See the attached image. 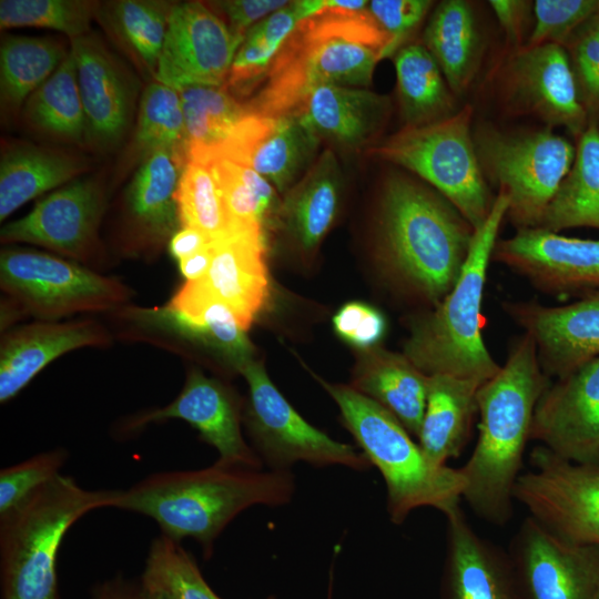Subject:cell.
Returning a JSON list of instances; mask_svg holds the SVG:
<instances>
[{"label": "cell", "instance_id": "cell-1", "mask_svg": "<svg viewBox=\"0 0 599 599\" xmlns=\"http://www.w3.org/2000/svg\"><path fill=\"white\" fill-rule=\"evenodd\" d=\"M368 1L325 0L275 55L262 90L246 103L263 116L295 114L317 87L366 89L376 63L392 54V39L367 11Z\"/></svg>", "mask_w": 599, "mask_h": 599}, {"label": "cell", "instance_id": "cell-2", "mask_svg": "<svg viewBox=\"0 0 599 599\" xmlns=\"http://www.w3.org/2000/svg\"><path fill=\"white\" fill-rule=\"evenodd\" d=\"M550 383L534 339L525 333L505 365L477 392L478 438L459 468L466 480L461 499L493 525H506L512 515L514 488L522 473L535 410Z\"/></svg>", "mask_w": 599, "mask_h": 599}, {"label": "cell", "instance_id": "cell-3", "mask_svg": "<svg viewBox=\"0 0 599 599\" xmlns=\"http://www.w3.org/2000/svg\"><path fill=\"white\" fill-rule=\"evenodd\" d=\"M295 490L288 470L247 469L214 463L196 470L159 471L120 489L114 508L153 519L161 535L193 538L204 559L224 528L243 510L290 502Z\"/></svg>", "mask_w": 599, "mask_h": 599}, {"label": "cell", "instance_id": "cell-4", "mask_svg": "<svg viewBox=\"0 0 599 599\" xmlns=\"http://www.w3.org/2000/svg\"><path fill=\"white\" fill-rule=\"evenodd\" d=\"M378 226L386 270L406 292L437 306L461 273L473 226L438 192L404 175L385 183Z\"/></svg>", "mask_w": 599, "mask_h": 599}, {"label": "cell", "instance_id": "cell-5", "mask_svg": "<svg viewBox=\"0 0 599 599\" xmlns=\"http://www.w3.org/2000/svg\"><path fill=\"white\" fill-rule=\"evenodd\" d=\"M508 206V195L499 191L487 219L474 232L455 285L433 311L412 325L403 354L427 376L444 374L485 383L500 369L481 336V302Z\"/></svg>", "mask_w": 599, "mask_h": 599}, {"label": "cell", "instance_id": "cell-6", "mask_svg": "<svg viewBox=\"0 0 599 599\" xmlns=\"http://www.w3.org/2000/svg\"><path fill=\"white\" fill-rule=\"evenodd\" d=\"M120 489H87L58 475L0 516L2 599H60L58 555L68 530L88 512L113 507Z\"/></svg>", "mask_w": 599, "mask_h": 599}, {"label": "cell", "instance_id": "cell-7", "mask_svg": "<svg viewBox=\"0 0 599 599\" xmlns=\"http://www.w3.org/2000/svg\"><path fill=\"white\" fill-rule=\"evenodd\" d=\"M318 382L336 402L344 426L382 474L387 512L395 525L420 507L445 514L460 504L466 480L459 468L433 464L388 410L351 386Z\"/></svg>", "mask_w": 599, "mask_h": 599}, {"label": "cell", "instance_id": "cell-8", "mask_svg": "<svg viewBox=\"0 0 599 599\" xmlns=\"http://www.w3.org/2000/svg\"><path fill=\"white\" fill-rule=\"evenodd\" d=\"M473 110L466 105L448 119L405 126L370 152L429 183L474 230L487 219L491 200L470 134Z\"/></svg>", "mask_w": 599, "mask_h": 599}, {"label": "cell", "instance_id": "cell-9", "mask_svg": "<svg viewBox=\"0 0 599 599\" xmlns=\"http://www.w3.org/2000/svg\"><path fill=\"white\" fill-rule=\"evenodd\" d=\"M0 288L18 314L57 321L79 313L120 309L131 290L78 262L42 252L7 247L0 255Z\"/></svg>", "mask_w": 599, "mask_h": 599}, {"label": "cell", "instance_id": "cell-10", "mask_svg": "<svg viewBox=\"0 0 599 599\" xmlns=\"http://www.w3.org/2000/svg\"><path fill=\"white\" fill-rule=\"evenodd\" d=\"M481 172L509 197L517 230L536 229L568 174L576 150L551 130L519 134L480 128L474 135Z\"/></svg>", "mask_w": 599, "mask_h": 599}, {"label": "cell", "instance_id": "cell-11", "mask_svg": "<svg viewBox=\"0 0 599 599\" xmlns=\"http://www.w3.org/2000/svg\"><path fill=\"white\" fill-rule=\"evenodd\" d=\"M238 372L248 385L243 419L263 464L273 470H288L297 461L316 467L342 465L355 470L372 467L363 451L334 440L307 423L271 382L261 362L252 358Z\"/></svg>", "mask_w": 599, "mask_h": 599}, {"label": "cell", "instance_id": "cell-12", "mask_svg": "<svg viewBox=\"0 0 599 599\" xmlns=\"http://www.w3.org/2000/svg\"><path fill=\"white\" fill-rule=\"evenodd\" d=\"M514 500L556 536L599 548V461L575 463L536 446Z\"/></svg>", "mask_w": 599, "mask_h": 599}, {"label": "cell", "instance_id": "cell-13", "mask_svg": "<svg viewBox=\"0 0 599 599\" xmlns=\"http://www.w3.org/2000/svg\"><path fill=\"white\" fill-rule=\"evenodd\" d=\"M508 554L522 599H599V548L567 541L527 516Z\"/></svg>", "mask_w": 599, "mask_h": 599}, {"label": "cell", "instance_id": "cell-14", "mask_svg": "<svg viewBox=\"0 0 599 599\" xmlns=\"http://www.w3.org/2000/svg\"><path fill=\"white\" fill-rule=\"evenodd\" d=\"M174 418L196 428L201 439L216 449V464L262 469L261 458L242 436L240 398L226 385L197 369L189 372L181 393L172 403L124 418L118 434L129 437L146 425Z\"/></svg>", "mask_w": 599, "mask_h": 599}, {"label": "cell", "instance_id": "cell-15", "mask_svg": "<svg viewBox=\"0 0 599 599\" xmlns=\"http://www.w3.org/2000/svg\"><path fill=\"white\" fill-rule=\"evenodd\" d=\"M243 41L202 2L175 3L155 79L176 91L190 85L223 87Z\"/></svg>", "mask_w": 599, "mask_h": 599}, {"label": "cell", "instance_id": "cell-16", "mask_svg": "<svg viewBox=\"0 0 599 599\" xmlns=\"http://www.w3.org/2000/svg\"><path fill=\"white\" fill-rule=\"evenodd\" d=\"M491 261L506 265L547 294L583 295L599 291V240L522 229L497 241Z\"/></svg>", "mask_w": 599, "mask_h": 599}, {"label": "cell", "instance_id": "cell-17", "mask_svg": "<svg viewBox=\"0 0 599 599\" xmlns=\"http://www.w3.org/2000/svg\"><path fill=\"white\" fill-rule=\"evenodd\" d=\"M531 439L570 461H599V357L550 383L537 404Z\"/></svg>", "mask_w": 599, "mask_h": 599}, {"label": "cell", "instance_id": "cell-18", "mask_svg": "<svg viewBox=\"0 0 599 599\" xmlns=\"http://www.w3.org/2000/svg\"><path fill=\"white\" fill-rule=\"evenodd\" d=\"M103 196L91 179L73 180L38 202L21 219L0 231L1 243H31L77 262H90L97 250V230Z\"/></svg>", "mask_w": 599, "mask_h": 599}, {"label": "cell", "instance_id": "cell-19", "mask_svg": "<svg viewBox=\"0 0 599 599\" xmlns=\"http://www.w3.org/2000/svg\"><path fill=\"white\" fill-rule=\"evenodd\" d=\"M319 139L298 115L247 113L212 151L256 171L278 192L292 189L309 170Z\"/></svg>", "mask_w": 599, "mask_h": 599}, {"label": "cell", "instance_id": "cell-20", "mask_svg": "<svg viewBox=\"0 0 599 599\" xmlns=\"http://www.w3.org/2000/svg\"><path fill=\"white\" fill-rule=\"evenodd\" d=\"M504 308L534 339L548 377L561 378L599 357V291L565 305L506 302Z\"/></svg>", "mask_w": 599, "mask_h": 599}, {"label": "cell", "instance_id": "cell-21", "mask_svg": "<svg viewBox=\"0 0 599 599\" xmlns=\"http://www.w3.org/2000/svg\"><path fill=\"white\" fill-rule=\"evenodd\" d=\"M508 84L511 97L550 128L562 125L578 136L587 129V112L565 47L524 48L509 64Z\"/></svg>", "mask_w": 599, "mask_h": 599}, {"label": "cell", "instance_id": "cell-22", "mask_svg": "<svg viewBox=\"0 0 599 599\" xmlns=\"http://www.w3.org/2000/svg\"><path fill=\"white\" fill-rule=\"evenodd\" d=\"M459 505L444 514L443 599H522L508 551L479 536Z\"/></svg>", "mask_w": 599, "mask_h": 599}, {"label": "cell", "instance_id": "cell-23", "mask_svg": "<svg viewBox=\"0 0 599 599\" xmlns=\"http://www.w3.org/2000/svg\"><path fill=\"white\" fill-rule=\"evenodd\" d=\"M212 246L210 267L196 281L226 304L247 331L270 300L265 232L231 229Z\"/></svg>", "mask_w": 599, "mask_h": 599}, {"label": "cell", "instance_id": "cell-24", "mask_svg": "<svg viewBox=\"0 0 599 599\" xmlns=\"http://www.w3.org/2000/svg\"><path fill=\"white\" fill-rule=\"evenodd\" d=\"M110 333L93 319L39 321L16 327L1 337L0 402L21 392L59 356L81 347L110 345Z\"/></svg>", "mask_w": 599, "mask_h": 599}, {"label": "cell", "instance_id": "cell-25", "mask_svg": "<svg viewBox=\"0 0 599 599\" xmlns=\"http://www.w3.org/2000/svg\"><path fill=\"white\" fill-rule=\"evenodd\" d=\"M87 140L100 146L116 143L130 121L133 90L111 54L89 37L72 39Z\"/></svg>", "mask_w": 599, "mask_h": 599}, {"label": "cell", "instance_id": "cell-26", "mask_svg": "<svg viewBox=\"0 0 599 599\" xmlns=\"http://www.w3.org/2000/svg\"><path fill=\"white\" fill-rule=\"evenodd\" d=\"M389 100L367 89L324 84L295 113L321 140L339 148L367 144L386 121Z\"/></svg>", "mask_w": 599, "mask_h": 599}, {"label": "cell", "instance_id": "cell-27", "mask_svg": "<svg viewBox=\"0 0 599 599\" xmlns=\"http://www.w3.org/2000/svg\"><path fill=\"white\" fill-rule=\"evenodd\" d=\"M351 387L384 407L412 436L418 437L428 376L404 354L377 346L364 349L354 368Z\"/></svg>", "mask_w": 599, "mask_h": 599}, {"label": "cell", "instance_id": "cell-28", "mask_svg": "<svg viewBox=\"0 0 599 599\" xmlns=\"http://www.w3.org/2000/svg\"><path fill=\"white\" fill-rule=\"evenodd\" d=\"M339 193L341 172L328 149L287 191L277 211L276 222L301 255H312L327 234L338 211Z\"/></svg>", "mask_w": 599, "mask_h": 599}, {"label": "cell", "instance_id": "cell-29", "mask_svg": "<svg viewBox=\"0 0 599 599\" xmlns=\"http://www.w3.org/2000/svg\"><path fill=\"white\" fill-rule=\"evenodd\" d=\"M483 384L444 374L428 376L426 407L417 439L433 464L444 466L464 449L477 413V392Z\"/></svg>", "mask_w": 599, "mask_h": 599}, {"label": "cell", "instance_id": "cell-30", "mask_svg": "<svg viewBox=\"0 0 599 599\" xmlns=\"http://www.w3.org/2000/svg\"><path fill=\"white\" fill-rule=\"evenodd\" d=\"M423 41L451 92L464 93L475 78L481 57L480 32L469 3L446 0L437 4Z\"/></svg>", "mask_w": 599, "mask_h": 599}, {"label": "cell", "instance_id": "cell-31", "mask_svg": "<svg viewBox=\"0 0 599 599\" xmlns=\"http://www.w3.org/2000/svg\"><path fill=\"white\" fill-rule=\"evenodd\" d=\"M185 163L184 152L153 151L145 156L129 186L130 215L155 238L170 236L180 223L174 194Z\"/></svg>", "mask_w": 599, "mask_h": 599}, {"label": "cell", "instance_id": "cell-32", "mask_svg": "<svg viewBox=\"0 0 599 599\" xmlns=\"http://www.w3.org/2000/svg\"><path fill=\"white\" fill-rule=\"evenodd\" d=\"M599 230V129L590 122L579 136L572 165L536 229L559 233Z\"/></svg>", "mask_w": 599, "mask_h": 599}, {"label": "cell", "instance_id": "cell-33", "mask_svg": "<svg viewBox=\"0 0 599 599\" xmlns=\"http://www.w3.org/2000/svg\"><path fill=\"white\" fill-rule=\"evenodd\" d=\"M82 169L78 159L35 145L8 149L0 162V221L38 195L73 181Z\"/></svg>", "mask_w": 599, "mask_h": 599}, {"label": "cell", "instance_id": "cell-34", "mask_svg": "<svg viewBox=\"0 0 599 599\" xmlns=\"http://www.w3.org/2000/svg\"><path fill=\"white\" fill-rule=\"evenodd\" d=\"M166 305L236 372L253 358L254 347L233 311L199 281H186Z\"/></svg>", "mask_w": 599, "mask_h": 599}, {"label": "cell", "instance_id": "cell-35", "mask_svg": "<svg viewBox=\"0 0 599 599\" xmlns=\"http://www.w3.org/2000/svg\"><path fill=\"white\" fill-rule=\"evenodd\" d=\"M394 63L406 126L428 125L456 113L453 92L424 44L409 43L399 48Z\"/></svg>", "mask_w": 599, "mask_h": 599}, {"label": "cell", "instance_id": "cell-36", "mask_svg": "<svg viewBox=\"0 0 599 599\" xmlns=\"http://www.w3.org/2000/svg\"><path fill=\"white\" fill-rule=\"evenodd\" d=\"M201 160L210 164L217 182L230 230L265 232L276 221V193L273 185L247 165L237 163L207 150H193L186 160Z\"/></svg>", "mask_w": 599, "mask_h": 599}, {"label": "cell", "instance_id": "cell-37", "mask_svg": "<svg viewBox=\"0 0 599 599\" xmlns=\"http://www.w3.org/2000/svg\"><path fill=\"white\" fill-rule=\"evenodd\" d=\"M26 119L39 130L72 142L87 140V123L72 50L27 100Z\"/></svg>", "mask_w": 599, "mask_h": 599}, {"label": "cell", "instance_id": "cell-38", "mask_svg": "<svg viewBox=\"0 0 599 599\" xmlns=\"http://www.w3.org/2000/svg\"><path fill=\"white\" fill-rule=\"evenodd\" d=\"M68 52L50 39L6 37L0 49L2 108L17 111L65 59Z\"/></svg>", "mask_w": 599, "mask_h": 599}, {"label": "cell", "instance_id": "cell-39", "mask_svg": "<svg viewBox=\"0 0 599 599\" xmlns=\"http://www.w3.org/2000/svg\"><path fill=\"white\" fill-rule=\"evenodd\" d=\"M185 126V152L223 142L248 113L225 87L190 85L177 91Z\"/></svg>", "mask_w": 599, "mask_h": 599}, {"label": "cell", "instance_id": "cell-40", "mask_svg": "<svg viewBox=\"0 0 599 599\" xmlns=\"http://www.w3.org/2000/svg\"><path fill=\"white\" fill-rule=\"evenodd\" d=\"M140 578L171 599H222L205 581L194 557L181 542L163 535L152 540Z\"/></svg>", "mask_w": 599, "mask_h": 599}, {"label": "cell", "instance_id": "cell-41", "mask_svg": "<svg viewBox=\"0 0 599 599\" xmlns=\"http://www.w3.org/2000/svg\"><path fill=\"white\" fill-rule=\"evenodd\" d=\"M172 6L160 1L121 0L106 8V19L112 30L154 74Z\"/></svg>", "mask_w": 599, "mask_h": 599}, {"label": "cell", "instance_id": "cell-42", "mask_svg": "<svg viewBox=\"0 0 599 599\" xmlns=\"http://www.w3.org/2000/svg\"><path fill=\"white\" fill-rule=\"evenodd\" d=\"M174 199L182 227L195 229L212 241L230 231L222 195L209 163L186 160Z\"/></svg>", "mask_w": 599, "mask_h": 599}, {"label": "cell", "instance_id": "cell-43", "mask_svg": "<svg viewBox=\"0 0 599 599\" xmlns=\"http://www.w3.org/2000/svg\"><path fill=\"white\" fill-rule=\"evenodd\" d=\"M138 150L146 153L167 149L185 152V126L176 90L151 83L142 94L135 132Z\"/></svg>", "mask_w": 599, "mask_h": 599}, {"label": "cell", "instance_id": "cell-44", "mask_svg": "<svg viewBox=\"0 0 599 599\" xmlns=\"http://www.w3.org/2000/svg\"><path fill=\"white\" fill-rule=\"evenodd\" d=\"M97 3L79 0H1V29L40 27L83 37L97 12Z\"/></svg>", "mask_w": 599, "mask_h": 599}, {"label": "cell", "instance_id": "cell-45", "mask_svg": "<svg viewBox=\"0 0 599 599\" xmlns=\"http://www.w3.org/2000/svg\"><path fill=\"white\" fill-rule=\"evenodd\" d=\"M68 450L54 448L0 470V516L60 475Z\"/></svg>", "mask_w": 599, "mask_h": 599}, {"label": "cell", "instance_id": "cell-46", "mask_svg": "<svg viewBox=\"0 0 599 599\" xmlns=\"http://www.w3.org/2000/svg\"><path fill=\"white\" fill-rule=\"evenodd\" d=\"M597 0H537L535 27L527 47L546 43L566 45L572 34L597 11Z\"/></svg>", "mask_w": 599, "mask_h": 599}, {"label": "cell", "instance_id": "cell-47", "mask_svg": "<svg viewBox=\"0 0 599 599\" xmlns=\"http://www.w3.org/2000/svg\"><path fill=\"white\" fill-rule=\"evenodd\" d=\"M567 45L587 104L599 108V10L572 34Z\"/></svg>", "mask_w": 599, "mask_h": 599}, {"label": "cell", "instance_id": "cell-48", "mask_svg": "<svg viewBox=\"0 0 599 599\" xmlns=\"http://www.w3.org/2000/svg\"><path fill=\"white\" fill-rule=\"evenodd\" d=\"M428 0H372L367 11L392 39V54L423 21L430 7Z\"/></svg>", "mask_w": 599, "mask_h": 599}, {"label": "cell", "instance_id": "cell-49", "mask_svg": "<svg viewBox=\"0 0 599 599\" xmlns=\"http://www.w3.org/2000/svg\"><path fill=\"white\" fill-rule=\"evenodd\" d=\"M333 324L338 336L363 351L375 347L386 329L382 313L359 302L342 306L335 314Z\"/></svg>", "mask_w": 599, "mask_h": 599}, {"label": "cell", "instance_id": "cell-50", "mask_svg": "<svg viewBox=\"0 0 599 599\" xmlns=\"http://www.w3.org/2000/svg\"><path fill=\"white\" fill-rule=\"evenodd\" d=\"M280 48L265 39L246 32L231 64L225 84L229 88L244 87L266 74Z\"/></svg>", "mask_w": 599, "mask_h": 599}, {"label": "cell", "instance_id": "cell-51", "mask_svg": "<svg viewBox=\"0 0 599 599\" xmlns=\"http://www.w3.org/2000/svg\"><path fill=\"white\" fill-rule=\"evenodd\" d=\"M286 0H227L210 2V6L224 13L230 22L229 28L238 38L257 22L285 7Z\"/></svg>", "mask_w": 599, "mask_h": 599}, {"label": "cell", "instance_id": "cell-52", "mask_svg": "<svg viewBox=\"0 0 599 599\" xmlns=\"http://www.w3.org/2000/svg\"><path fill=\"white\" fill-rule=\"evenodd\" d=\"M89 599H171L166 595L151 589L139 579H129L116 575L95 583Z\"/></svg>", "mask_w": 599, "mask_h": 599}, {"label": "cell", "instance_id": "cell-53", "mask_svg": "<svg viewBox=\"0 0 599 599\" xmlns=\"http://www.w3.org/2000/svg\"><path fill=\"white\" fill-rule=\"evenodd\" d=\"M489 6L499 21L507 38L517 43L520 39L530 2L519 0H491Z\"/></svg>", "mask_w": 599, "mask_h": 599}, {"label": "cell", "instance_id": "cell-54", "mask_svg": "<svg viewBox=\"0 0 599 599\" xmlns=\"http://www.w3.org/2000/svg\"><path fill=\"white\" fill-rule=\"evenodd\" d=\"M211 242L212 240L204 233L195 229L182 227V230L176 232L171 238L170 251L175 258L181 261L200 251Z\"/></svg>", "mask_w": 599, "mask_h": 599}, {"label": "cell", "instance_id": "cell-55", "mask_svg": "<svg viewBox=\"0 0 599 599\" xmlns=\"http://www.w3.org/2000/svg\"><path fill=\"white\" fill-rule=\"evenodd\" d=\"M213 257L212 242L194 254L179 261L180 270L186 281L200 280L207 272Z\"/></svg>", "mask_w": 599, "mask_h": 599}, {"label": "cell", "instance_id": "cell-56", "mask_svg": "<svg viewBox=\"0 0 599 599\" xmlns=\"http://www.w3.org/2000/svg\"><path fill=\"white\" fill-rule=\"evenodd\" d=\"M328 599H331V588H329V596H328Z\"/></svg>", "mask_w": 599, "mask_h": 599}]
</instances>
